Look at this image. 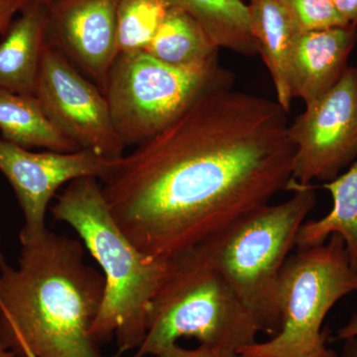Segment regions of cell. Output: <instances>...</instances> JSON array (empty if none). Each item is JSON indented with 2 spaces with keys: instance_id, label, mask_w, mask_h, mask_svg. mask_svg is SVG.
Segmentation results:
<instances>
[{
  "instance_id": "obj_1",
  "label": "cell",
  "mask_w": 357,
  "mask_h": 357,
  "mask_svg": "<svg viewBox=\"0 0 357 357\" xmlns=\"http://www.w3.org/2000/svg\"><path fill=\"white\" fill-rule=\"evenodd\" d=\"M288 112L232 88L199 98L100 181L110 213L150 259L206 243L289 191L295 148Z\"/></svg>"
},
{
  "instance_id": "obj_2",
  "label": "cell",
  "mask_w": 357,
  "mask_h": 357,
  "mask_svg": "<svg viewBox=\"0 0 357 357\" xmlns=\"http://www.w3.org/2000/svg\"><path fill=\"white\" fill-rule=\"evenodd\" d=\"M17 267L0 248V344L17 357H109L91 337L105 278L77 239L20 238Z\"/></svg>"
},
{
  "instance_id": "obj_3",
  "label": "cell",
  "mask_w": 357,
  "mask_h": 357,
  "mask_svg": "<svg viewBox=\"0 0 357 357\" xmlns=\"http://www.w3.org/2000/svg\"><path fill=\"white\" fill-rule=\"evenodd\" d=\"M50 211L54 220L79 234L102 270L105 296L91 337L98 344L115 337L121 354L137 349L172 260L150 259L134 246L112 217L98 178L70 182Z\"/></svg>"
},
{
  "instance_id": "obj_4",
  "label": "cell",
  "mask_w": 357,
  "mask_h": 357,
  "mask_svg": "<svg viewBox=\"0 0 357 357\" xmlns=\"http://www.w3.org/2000/svg\"><path fill=\"white\" fill-rule=\"evenodd\" d=\"M155 295L146 335L135 356H157L182 337L236 352L255 344L260 326L227 279L202 249L171 258Z\"/></svg>"
},
{
  "instance_id": "obj_5",
  "label": "cell",
  "mask_w": 357,
  "mask_h": 357,
  "mask_svg": "<svg viewBox=\"0 0 357 357\" xmlns=\"http://www.w3.org/2000/svg\"><path fill=\"white\" fill-rule=\"evenodd\" d=\"M289 191L292 196L286 201L251 211L198 246L229 282L261 333L271 337L281 326L282 269L297 248L301 227L318 201L312 184L292 181Z\"/></svg>"
},
{
  "instance_id": "obj_6",
  "label": "cell",
  "mask_w": 357,
  "mask_h": 357,
  "mask_svg": "<svg viewBox=\"0 0 357 357\" xmlns=\"http://www.w3.org/2000/svg\"><path fill=\"white\" fill-rule=\"evenodd\" d=\"M357 292L352 266L342 237L299 249L282 269L278 286L280 330L266 342L249 345L241 357H337L326 347L324 321L345 296Z\"/></svg>"
},
{
  "instance_id": "obj_7",
  "label": "cell",
  "mask_w": 357,
  "mask_h": 357,
  "mask_svg": "<svg viewBox=\"0 0 357 357\" xmlns=\"http://www.w3.org/2000/svg\"><path fill=\"white\" fill-rule=\"evenodd\" d=\"M234 75L218 61L177 68L147 52L117 56L102 91L124 146H138L172 123L199 98L232 88Z\"/></svg>"
},
{
  "instance_id": "obj_8",
  "label": "cell",
  "mask_w": 357,
  "mask_h": 357,
  "mask_svg": "<svg viewBox=\"0 0 357 357\" xmlns=\"http://www.w3.org/2000/svg\"><path fill=\"white\" fill-rule=\"evenodd\" d=\"M34 96L52 123L79 149L109 161L124 155L107 98L61 52L46 44Z\"/></svg>"
},
{
  "instance_id": "obj_9",
  "label": "cell",
  "mask_w": 357,
  "mask_h": 357,
  "mask_svg": "<svg viewBox=\"0 0 357 357\" xmlns=\"http://www.w3.org/2000/svg\"><path fill=\"white\" fill-rule=\"evenodd\" d=\"M293 181L326 183L357 158V67L349 66L328 93L289 124Z\"/></svg>"
},
{
  "instance_id": "obj_10",
  "label": "cell",
  "mask_w": 357,
  "mask_h": 357,
  "mask_svg": "<svg viewBox=\"0 0 357 357\" xmlns=\"http://www.w3.org/2000/svg\"><path fill=\"white\" fill-rule=\"evenodd\" d=\"M114 161L91 150L33 152L0 139V171L8 180L24 215L20 238L46 231V215L60 188L84 177L102 180Z\"/></svg>"
},
{
  "instance_id": "obj_11",
  "label": "cell",
  "mask_w": 357,
  "mask_h": 357,
  "mask_svg": "<svg viewBox=\"0 0 357 357\" xmlns=\"http://www.w3.org/2000/svg\"><path fill=\"white\" fill-rule=\"evenodd\" d=\"M47 45L63 54L100 89L119 55L117 10L121 0L46 2Z\"/></svg>"
},
{
  "instance_id": "obj_12",
  "label": "cell",
  "mask_w": 357,
  "mask_h": 357,
  "mask_svg": "<svg viewBox=\"0 0 357 357\" xmlns=\"http://www.w3.org/2000/svg\"><path fill=\"white\" fill-rule=\"evenodd\" d=\"M356 44L354 24L296 33L289 62L293 98L307 105L328 93L349 68Z\"/></svg>"
},
{
  "instance_id": "obj_13",
  "label": "cell",
  "mask_w": 357,
  "mask_h": 357,
  "mask_svg": "<svg viewBox=\"0 0 357 357\" xmlns=\"http://www.w3.org/2000/svg\"><path fill=\"white\" fill-rule=\"evenodd\" d=\"M46 2H28L0 42V89L34 96L47 41Z\"/></svg>"
},
{
  "instance_id": "obj_14",
  "label": "cell",
  "mask_w": 357,
  "mask_h": 357,
  "mask_svg": "<svg viewBox=\"0 0 357 357\" xmlns=\"http://www.w3.org/2000/svg\"><path fill=\"white\" fill-rule=\"evenodd\" d=\"M251 29L261 56L273 81L277 102L290 112L293 96L289 86V62L295 28L277 0H249Z\"/></svg>"
},
{
  "instance_id": "obj_15",
  "label": "cell",
  "mask_w": 357,
  "mask_h": 357,
  "mask_svg": "<svg viewBox=\"0 0 357 357\" xmlns=\"http://www.w3.org/2000/svg\"><path fill=\"white\" fill-rule=\"evenodd\" d=\"M194 18L218 48L239 55H258L251 29L248 3L244 0H160Z\"/></svg>"
},
{
  "instance_id": "obj_16",
  "label": "cell",
  "mask_w": 357,
  "mask_h": 357,
  "mask_svg": "<svg viewBox=\"0 0 357 357\" xmlns=\"http://www.w3.org/2000/svg\"><path fill=\"white\" fill-rule=\"evenodd\" d=\"M0 131L2 140L26 149L38 147L56 152L79 150L76 143L52 123L35 96L0 89Z\"/></svg>"
},
{
  "instance_id": "obj_17",
  "label": "cell",
  "mask_w": 357,
  "mask_h": 357,
  "mask_svg": "<svg viewBox=\"0 0 357 357\" xmlns=\"http://www.w3.org/2000/svg\"><path fill=\"white\" fill-rule=\"evenodd\" d=\"M323 188L332 196V210L325 217L304 222L298 234L297 248L319 245L337 234L357 269V158L347 172L324 183Z\"/></svg>"
},
{
  "instance_id": "obj_18",
  "label": "cell",
  "mask_w": 357,
  "mask_h": 357,
  "mask_svg": "<svg viewBox=\"0 0 357 357\" xmlns=\"http://www.w3.org/2000/svg\"><path fill=\"white\" fill-rule=\"evenodd\" d=\"M220 48L189 14L168 8L146 50L152 57L177 68H198L218 61Z\"/></svg>"
},
{
  "instance_id": "obj_19",
  "label": "cell",
  "mask_w": 357,
  "mask_h": 357,
  "mask_svg": "<svg viewBox=\"0 0 357 357\" xmlns=\"http://www.w3.org/2000/svg\"><path fill=\"white\" fill-rule=\"evenodd\" d=\"M167 10L160 0H121L116 23L119 54L146 50Z\"/></svg>"
},
{
  "instance_id": "obj_20",
  "label": "cell",
  "mask_w": 357,
  "mask_h": 357,
  "mask_svg": "<svg viewBox=\"0 0 357 357\" xmlns=\"http://www.w3.org/2000/svg\"><path fill=\"white\" fill-rule=\"evenodd\" d=\"M297 32L314 31L349 24L333 0H277Z\"/></svg>"
},
{
  "instance_id": "obj_21",
  "label": "cell",
  "mask_w": 357,
  "mask_h": 357,
  "mask_svg": "<svg viewBox=\"0 0 357 357\" xmlns=\"http://www.w3.org/2000/svg\"><path fill=\"white\" fill-rule=\"evenodd\" d=\"M156 357H241L236 352L222 351L199 345L195 349H187L175 344L159 354Z\"/></svg>"
},
{
  "instance_id": "obj_22",
  "label": "cell",
  "mask_w": 357,
  "mask_h": 357,
  "mask_svg": "<svg viewBox=\"0 0 357 357\" xmlns=\"http://www.w3.org/2000/svg\"><path fill=\"white\" fill-rule=\"evenodd\" d=\"M27 3V0H0V35L4 36L14 20V16L20 13Z\"/></svg>"
},
{
  "instance_id": "obj_23",
  "label": "cell",
  "mask_w": 357,
  "mask_h": 357,
  "mask_svg": "<svg viewBox=\"0 0 357 357\" xmlns=\"http://www.w3.org/2000/svg\"><path fill=\"white\" fill-rule=\"evenodd\" d=\"M338 13L349 24L357 25V0H333Z\"/></svg>"
},
{
  "instance_id": "obj_24",
  "label": "cell",
  "mask_w": 357,
  "mask_h": 357,
  "mask_svg": "<svg viewBox=\"0 0 357 357\" xmlns=\"http://www.w3.org/2000/svg\"><path fill=\"white\" fill-rule=\"evenodd\" d=\"M357 337V314H354L351 319H349V323L345 324L344 326L337 331V340H349V338Z\"/></svg>"
},
{
  "instance_id": "obj_25",
  "label": "cell",
  "mask_w": 357,
  "mask_h": 357,
  "mask_svg": "<svg viewBox=\"0 0 357 357\" xmlns=\"http://www.w3.org/2000/svg\"><path fill=\"white\" fill-rule=\"evenodd\" d=\"M340 357H357V337L344 340Z\"/></svg>"
},
{
  "instance_id": "obj_26",
  "label": "cell",
  "mask_w": 357,
  "mask_h": 357,
  "mask_svg": "<svg viewBox=\"0 0 357 357\" xmlns=\"http://www.w3.org/2000/svg\"><path fill=\"white\" fill-rule=\"evenodd\" d=\"M0 357H17L13 351H8L3 345L0 344Z\"/></svg>"
},
{
  "instance_id": "obj_27",
  "label": "cell",
  "mask_w": 357,
  "mask_h": 357,
  "mask_svg": "<svg viewBox=\"0 0 357 357\" xmlns=\"http://www.w3.org/2000/svg\"><path fill=\"white\" fill-rule=\"evenodd\" d=\"M28 2L31 1H41V2H48L50 1V0H27Z\"/></svg>"
}]
</instances>
